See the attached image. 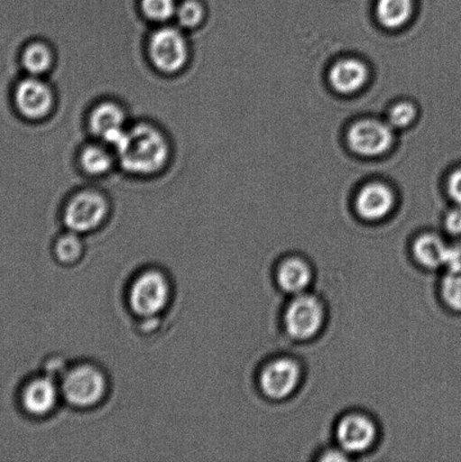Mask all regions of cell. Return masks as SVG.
Segmentation results:
<instances>
[{"mask_svg": "<svg viewBox=\"0 0 461 462\" xmlns=\"http://www.w3.org/2000/svg\"><path fill=\"white\" fill-rule=\"evenodd\" d=\"M115 149L121 169L134 175H152L161 171L170 161L169 140L160 129L140 124L126 130Z\"/></svg>", "mask_w": 461, "mask_h": 462, "instance_id": "6da1fadb", "label": "cell"}, {"mask_svg": "<svg viewBox=\"0 0 461 462\" xmlns=\"http://www.w3.org/2000/svg\"><path fill=\"white\" fill-rule=\"evenodd\" d=\"M147 51L152 66L166 75L182 71L189 58L188 39L180 27L162 26L153 32Z\"/></svg>", "mask_w": 461, "mask_h": 462, "instance_id": "7a4b0ae2", "label": "cell"}, {"mask_svg": "<svg viewBox=\"0 0 461 462\" xmlns=\"http://www.w3.org/2000/svg\"><path fill=\"white\" fill-rule=\"evenodd\" d=\"M171 288L169 279L158 270L144 271L129 289V306L135 315L153 319L169 306Z\"/></svg>", "mask_w": 461, "mask_h": 462, "instance_id": "3957f363", "label": "cell"}, {"mask_svg": "<svg viewBox=\"0 0 461 462\" xmlns=\"http://www.w3.org/2000/svg\"><path fill=\"white\" fill-rule=\"evenodd\" d=\"M106 388V375L97 366L80 365L66 373L61 393L68 404L77 409H89L103 400Z\"/></svg>", "mask_w": 461, "mask_h": 462, "instance_id": "277c9868", "label": "cell"}, {"mask_svg": "<svg viewBox=\"0 0 461 462\" xmlns=\"http://www.w3.org/2000/svg\"><path fill=\"white\" fill-rule=\"evenodd\" d=\"M108 211L110 206L102 193L85 189L68 201L63 210V223L76 234L89 233L106 221Z\"/></svg>", "mask_w": 461, "mask_h": 462, "instance_id": "5b68a950", "label": "cell"}, {"mask_svg": "<svg viewBox=\"0 0 461 462\" xmlns=\"http://www.w3.org/2000/svg\"><path fill=\"white\" fill-rule=\"evenodd\" d=\"M325 311L322 302L311 294H297L284 312V325L292 338L306 341L323 328Z\"/></svg>", "mask_w": 461, "mask_h": 462, "instance_id": "8992f818", "label": "cell"}, {"mask_svg": "<svg viewBox=\"0 0 461 462\" xmlns=\"http://www.w3.org/2000/svg\"><path fill=\"white\" fill-rule=\"evenodd\" d=\"M14 99L20 115L33 121L48 117L54 106L53 90L41 77L22 79L16 86Z\"/></svg>", "mask_w": 461, "mask_h": 462, "instance_id": "52a82bcc", "label": "cell"}, {"mask_svg": "<svg viewBox=\"0 0 461 462\" xmlns=\"http://www.w3.org/2000/svg\"><path fill=\"white\" fill-rule=\"evenodd\" d=\"M352 151L361 156H379L391 148L392 128L377 120L356 122L347 134Z\"/></svg>", "mask_w": 461, "mask_h": 462, "instance_id": "ba28073f", "label": "cell"}, {"mask_svg": "<svg viewBox=\"0 0 461 462\" xmlns=\"http://www.w3.org/2000/svg\"><path fill=\"white\" fill-rule=\"evenodd\" d=\"M300 366L295 360L288 357L274 360L262 371V392L271 400H284L296 391L300 382Z\"/></svg>", "mask_w": 461, "mask_h": 462, "instance_id": "9c48e42d", "label": "cell"}, {"mask_svg": "<svg viewBox=\"0 0 461 462\" xmlns=\"http://www.w3.org/2000/svg\"><path fill=\"white\" fill-rule=\"evenodd\" d=\"M89 131L106 146L115 147L126 133L124 108L113 102L99 103L89 113Z\"/></svg>", "mask_w": 461, "mask_h": 462, "instance_id": "30bf717a", "label": "cell"}, {"mask_svg": "<svg viewBox=\"0 0 461 462\" xmlns=\"http://www.w3.org/2000/svg\"><path fill=\"white\" fill-rule=\"evenodd\" d=\"M376 438V425L365 415H347L337 424V439L347 454L367 451Z\"/></svg>", "mask_w": 461, "mask_h": 462, "instance_id": "8fae6325", "label": "cell"}, {"mask_svg": "<svg viewBox=\"0 0 461 462\" xmlns=\"http://www.w3.org/2000/svg\"><path fill=\"white\" fill-rule=\"evenodd\" d=\"M59 398L57 384L49 375L31 380L22 393V404L27 413L41 418L51 413Z\"/></svg>", "mask_w": 461, "mask_h": 462, "instance_id": "7c38bea8", "label": "cell"}, {"mask_svg": "<svg viewBox=\"0 0 461 462\" xmlns=\"http://www.w3.org/2000/svg\"><path fill=\"white\" fill-rule=\"evenodd\" d=\"M394 202V194L387 185L372 183L361 189L356 198L355 207L364 219L376 221L390 215Z\"/></svg>", "mask_w": 461, "mask_h": 462, "instance_id": "4fadbf2b", "label": "cell"}, {"mask_svg": "<svg viewBox=\"0 0 461 462\" xmlns=\"http://www.w3.org/2000/svg\"><path fill=\"white\" fill-rule=\"evenodd\" d=\"M369 72L364 62L346 59L337 63L329 72L333 88L342 94L358 92L367 83Z\"/></svg>", "mask_w": 461, "mask_h": 462, "instance_id": "5bb4252c", "label": "cell"}, {"mask_svg": "<svg viewBox=\"0 0 461 462\" xmlns=\"http://www.w3.org/2000/svg\"><path fill=\"white\" fill-rule=\"evenodd\" d=\"M311 270L301 258L290 257L279 267L278 283L284 292L295 294L304 293L311 281Z\"/></svg>", "mask_w": 461, "mask_h": 462, "instance_id": "9a60e30c", "label": "cell"}, {"mask_svg": "<svg viewBox=\"0 0 461 462\" xmlns=\"http://www.w3.org/2000/svg\"><path fill=\"white\" fill-rule=\"evenodd\" d=\"M448 245L439 236L426 234L415 240L413 253L415 260L427 269L444 266Z\"/></svg>", "mask_w": 461, "mask_h": 462, "instance_id": "2e32d148", "label": "cell"}, {"mask_svg": "<svg viewBox=\"0 0 461 462\" xmlns=\"http://www.w3.org/2000/svg\"><path fill=\"white\" fill-rule=\"evenodd\" d=\"M116 157L112 155L106 146L88 144L81 149L79 164L81 170L90 176H102L108 173L115 164Z\"/></svg>", "mask_w": 461, "mask_h": 462, "instance_id": "e0dca14e", "label": "cell"}, {"mask_svg": "<svg viewBox=\"0 0 461 462\" xmlns=\"http://www.w3.org/2000/svg\"><path fill=\"white\" fill-rule=\"evenodd\" d=\"M54 56L52 49L43 42L27 45L22 54V65L30 76L41 77L52 69Z\"/></svg>", "mask_w": 461, "mask_h": 462, "instance_id": "ac0fdd59", "label": "cell"}, {"mask_svg": "<svg viewBox=\"0 0 461 462\" xmlns=\"http://www.w3.org/2000/svg\"><path fill=\"white\" fill-rule=\"evenodd\" d=\"M413 0H378L377 15L383 26L399 29L413 13Z\"/></svg>", "mask_w": 461, "mask_h": 462, "instance_id": "d6986e66", "label": "cell"}, {"mask_svg": "<svg viewBox=\"0 0 461 462\" xmlns=\"http://www.w3.org/2000/svg\"><path fill=\"white\" fill-rule=\"evenodd\" d=\"M84 244L79 234L69 231L60 236L54 244V255L62 264H72L83 255Z\"/></svg>", "mask_w": 461, "mask_h": 462, "instance_id": "ffe728a7", "label": "cell"}, {"mask_svg": "<svg viewBox=\"0 0 461 462\" xmlns=\"http://www.w3.org/2000/svg\"><path fill=\"white\" fill-rule=\"evenodd\" d=\"M441 296L451 310L461 311V264L447 269L442 279Z\"/></svg>", "mask_w": 461, "mask_h": 462, "instance_id": "44dd1931", "label": "cell"}, {"mask_svg": "<svg viewBox=\"0 0 461 462\" xmlns=\"http://www.w3.org/2000/svg\"><path fill=\"white\" fill-rule=\"evenodd\" d=\"M175 18L180 29H197L205 21V6L198 0H183L178 5Z\"/></svg>", "mask_w": 461, "mask_h": 462, "instance_id": "7402d4cb", "label": "cell"}, {"mask_svg": "<svg viewBox=\"0 0 461 462\" xmlns=\"http://www.w3.org/2000/svg\"><path fill=\"white\" fill-rule=\"evenodd\" d=\"M178 5L176 0H142L140 8L147 20L165 24L175 17Z\"/></svg>", "mask_w": 461, "mask_h": 462, "instance_id": "603a6c76", "label": "cell"}, {"mask_svg": "<svg viewBox=\"0 0 461 462\" xmlns=\"http://www.w3.org/2000/svg\"><path fill=\"white\" fill-rule=\"evenodd\" d=\"M417 116V110L413 104L410 103H399L392 108L390 115H388V124L392 129H403L409 126Z\"/></svg>", "mask_w": 461, "mask_h": 462, "instance_id": "cb8c5ba5", "label": "cell"}, {"mask_svg": "<svg viewBox=\"0 0 461 462\" xmlns=\"http://www.w3.org/2000/svg\"><path fill=\"white\" fill-rule=\"evenodd\" d=\"M448 192L453 201L461 208V169L455 171L448 180Z\"/></svg>", "mask_w": 461, "mask_h": 462, "instance_id": "d4e9b609", "label": "cell"}, {"mask_svg": "<svg viewBox=\"0 0 461 462\" xmlns=\"http://www.w3.org/2000/svg\"><path fill=\"white\" fill-rule=\"evenodd\" d=\"M445 227L450 235H461V208L458 207L457 209L451 210L446 216Z\"/></svg>", "mask_w": 461, "mask_h": 462, "instance_id": "484cf974", "label": "cell"}, {"mask_svg": "<svg viewBox=\"0 0 461 462\" xmlns=\"http://www.w3.org/2000/svg\"><path fill=\"white\" fill-rule=\"evenodd\" d=\"M347 459H349V457H347V452L345 450L327 451V454H325L322 458H320V460L323 461H346Z\"/></svg>", "mask_w": 461, "mask_h": 462, "instance_id": "4316f807", "label": "cell"}]
</instances>
